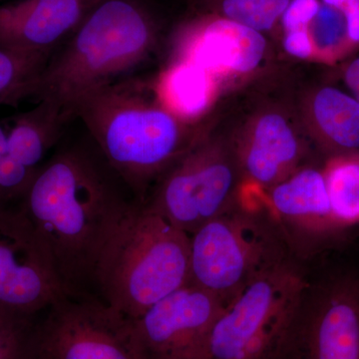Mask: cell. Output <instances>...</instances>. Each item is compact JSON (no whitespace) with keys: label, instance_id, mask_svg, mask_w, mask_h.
I'll use <instances>...</instances> for the list:
<instances>
[{"label":"cell","instance_id":"1","mask_svg":"<svg viewBox=\"0 0 359 359\" xmlns=\"http://www.w3.org/2000/svg\"><path fill=\"white\" fill-rule=\"evenodd\" d=\"M70 124L18 205L66 294H93L94 271L104 245L139 201L81 122L80 134H71Z\"/></svg>","mask_w":359,"mask_h":359},{"label":"cell","instance_id":"2","mask_svg":"<svg viewBox=\"0 0 359 359\" xmlns=\"http://www.w3.org/2000/svg\"><path fill=\"white\" fill-rule=\"evenodd\" d=\"M165 26L154 0H99L39 75L7 104L44 101L75 118V108L86 97L140 75L159 48Z\"/></svg>","mask_w":359,"mask_h":359},{"label":"cell","instance_id":"3","mask_svg":"<svg viewBox=\"0 0 359 359\" xmlns=\"http://www.w3.org/2000/svg\"><path fill=\"white\" fill-rule=\"evenodd\" d=\"M138 75L83 99L74 116L135 198L143 203L196 145L194 123L170 109Z\"/></svg>","mask_w":359,"mask_h":359},{"label":"cell","instance_id":"4","mask_svg":"<svg viewBox=\"0 0 359 359\" xmlns=\"http://www.w3.org/2000/svg\"><path fill=\"white\" fill-rule=\"evenodd\" d=\"M190 283V236L134 203L97 262L93 294L136 320Z\"/></svg>","mask_w":359,"mask_h":359},{"label":"cell","instance_id":"5","mask_svg":"<svg viewBox=\"0 0 359 359\" xmlns=\"http://www.w3.org/2000/svg\"><path fill=\"white\" fill-rule=\"evenodd\" d=\"M292 259L290 243L263 201L237 204L190 235V283L226 308L257 278Z\"/></svg>","mask_w":359,"mask_h":359},{"label":"cell","instance_id":"6","mask_svg":"<svg viewBox=\"0 0 359 359\" xmlns=\"http://www.w3.org/2000/svg\"><path fill=\"white\" fill-rule=\"evenodd\" d=\"M306 283L292 259L257 278L217 318L207 359H278Z\"/></svg>","mask_w":359,"mask_h":359},{"label":"cell","instance_id":"7","mask_svg":"<svg viewBox=\"0 0 359 359\" xmlns=\"http://www.w3.org/2000/svg\"><path fill=\"white\" fill-rule=\"evenodd\" d=\"M242 184L235 151L200 139L161 177L143 203L190 236L237 204Z\"/></svg>","mask_w":359,"mask_h":359},{"label":"cell","instance_id":"8","mask_svg":"<svg viewBox=\"0 0 359 359\" xmlns=\"http://www.w3.org/2000/svg\"><path fill=\"white\" fill-rule=\"evenodd\" d=\"M37 359H148L133 318L95 294L65 295L40 318Z\"/></svg>","mask_w":359,"mask_h":359},{"label":"cell","instance_id":"9","mask_svg":"<svg viewBox=\"0 0 359 359\" xmlns=\"http://www.w3.org/2000/svg\"><path fill=\"white\" fill-rule=\"evenodd\" d=\"M278 359H359V280L306 283Z\"/></svg>","mask_w":359,"mask_h":359},{"label":"cell","instance_id":"10","mask_svg":"<svg viewBox=\"0 0 359 359\" xmlns=\"http://www.w3.org/2000/svg\"><path fill=\"white\" fill-rule=\"evenodd\" d=\"M66 292L18 205L0 207V308L43 313Z\"/></svg>","mask_w":359,"mask_h":359},{"label":"cell","instance_id":"11","mask_svg":"<svg viewBox=\"0 0 359 359\" xmlns=\"http://www.w3.org/2000/svg\"><path fill=\"white\" fill-rule=\"evenodd\" d=\"M224 306L189 285L135 320L148 359H207L212 327Z\"/></svg>","mask_w":359,"mask_h":359},{"label":"cell","instance_id":"12","mask_svg":"<svg viewBox=\"0 0 359 359\" xmlns=\"http://www.w3.org/2000/svg\"><path fill=\"white\" fill-rule=\"evenodd\" d=\"M99 0H6L0 4V48L49 59Z\"/></svg>","mask_w":359,"mask_h":359},{"label":"cell","instance_id":"13","mask_svg":"<svg viewBox=\"0 0 359 359\" xmlns=\"http://www.w3.org/2000/svg\"><path fill=\"white\" fill-rule=\"evenodd\" d=\"M235 151L243 177L241 190L263 196L299 169L304 150L292 123L280 112L261 113Z\"/></svg>","mask_w":359,"mask_h":359},{"label":"cell","instance_id":"14","mask_svg":"<svg viewBox=\"0 0 359 359\" xmlns=\"http://www.w3.org/2000/svg\"><path fill=\"white\" fill-rule=\"evenodd\" d=\"M198 14L187 28L193 63L215 79L244 76L259 68L268 52L266 35L215 14Z\"/></svg>","mask_w":359,"mask_h":359},{"label":"cell","instance_id":"15","mask_svg":"<svg viewBox=\"0 0 359 359\" xmlns=\"http://www.w3.org/2000/svg\"><path fill=\"white\" fill-rule=\"evenodd\" d=\"M263 199L290 243L294 233L320 237L341 230L332 215L321 169L299 168L266 191Z\"/></svg>","mask_w":359,"mask_h":359},{"label":"cell","instance_id":"16","mask_svg":"<svg viewBox=\"0 0 359 359\" xmlns=\"http://www.w3.org/2000/svg\"><path fill=\"white\" fill-rule=\"evenodd\" d=\"M306 116L314 138L330 156L359 152V102L351 94L332 86L316 88Z\"/></svg>","mask_w":359,"mask_h":359},{"label":"cell","instance_id":"17","mask_svg":"<svg viewBox=\"0 0 359 359\" xmlns=\"http://www.w3.org/2000/svg\"><path fill=\"white\" fill-rule=\"evenodd\" d=\"M73 116L48 102L7 119L8 154L32 169L39 170L57 145Z\"/></svg>","mask_w":359,"mask_h":359},{"label":"cell","instance_id":"18","mask_svg":"<svg viewBox=\"0 0 359 359\" xmlns=\"http://www.w3.org/2000/svg\"><path fill=\"white\" fill-rule=\"evenodd\" d=\"M335 222L340 229L359 224V152L328 156L321 168Z\"/></svg>","mask_w":359,"mask_h":359},{"label":"cell","instance_id":"19","mask_svg":"<svg viewBox=\"0 0 359 359\" xmlns=\"http://www.w3.org/2000/svg\"><path fill=\"white\" fill-rule=\"evenodd\" d=\"M216 87V79L194 63L177 68L160 93L170 109L187 120L197 121L211 105Z\"/></svg>","mask_w":359,"mask_h":359},{"label":"cell","instance_id":"20","mask_svg":"<svg viewBox=\"0 0 359 359\" xmlns=\"http://www.w3.org/2000/svg\"><path fill=\"white\" fill-rule=\"evenodd\" d=\"M309 33L313 43V60L318 62L337 65L358 52L351 40L346 15L337 7L323 1L309 26Z\"/></svg>","mask_w":359,"mask_h":359},{"label":"cell","instance_id":"21","mask_svg":"<svg viewBox=\"0 0 359 359\" xmlns=\"http://www.w3.org/2000/svg\"><path fill=\"white\" fill-rule=\"evenodd\" d=\"M290 0H197L198 13L221 16L263 33L276 34Z\"/></svg>","mask_w":359,"mask_h":359},{"label":"cell","instance_id":"22","mask_svg":"<svg viewBox=\"0 0 359 359\" xmlns=\"http://www.w3.org/2000/svg\"><path fill=\"white\" fill-rule=\"evenodd\" d=\"M41 314L0 308V359L39 358Z\"/></svg>","mask_w":359,"mask_h":359},{"label":"cell","instance_id":"23","mask_svg":"<svg viewBox=\"0 0 359 359\" xmlns=\"http://www.w3.org/2000/svg\"><path fill=\"white\" fill-rule=\"evenodd\" d=\"M48 58L0 48V104H7L14 92L39 75Z\"/></svg>","mask_w":359,"mask_h":359},{"label":"cell","instance_id":"24","mask_svg":"<svg viewBox=\"0 0 359 359\" xmlns=\"http://www.w3.org/2000/svg\"><path fill=\"white\" fill-rule=\"evenodd\" d=\"M320 0H290L278 22L276 34L309 29V26L320 11Z\"/></svg>","mask_w":359,"mask_h":359},{"label":"cell","instance_id":"25","mask_svg":"<svg viewBox=\"0 0 359 359\" xmlns=\"http://www.w3.org/2000/svg\"><path fill=\"white\" fill-rule=\"evenodd\" d=\"M285 51L302 60H313V48L309 29L278 33Z\"/></svg>","mask_w":359,"mask_h":359},{"label":"cell","instance_id":"26","mask_svg":"<svg viewBox=\"0 0 359 359\" xmlns=\"http://www.w3.org/2000/svg\"><path fill=\"white\" fill-rule=\"evenodd\" d=\"M323 4L339 8L348 22L351 40L359 50V0H321Z\"/></svg>","mask_w":359,"mask_h":359},{"label":"cell","instance_id":"27","mask_svg":"<svg viewBox=\"0 0 359 359\" xmlns=\"http://www.w3.org/2000/svg\"><path fill=\"white\" fill-rule=\"evenodd\" d=\"M342 79L351 95L359 102V50L346 59L342 68Z\"/></svg>","mask_w":359,"mask_h":359},{"label":"cell","instance_id":"28","mask_svg":"<svg viewBox=\"0 0 359 359\" xmlns=\"http://www.w3.org/2000/svg\"><path fill=\"white\" fill-rule=\"evenodd\" d=\"M7 133H8L7 120L0 121V161L11 157L8 154V147H7Z\"/></svg>","mask_w":359,"mask_h":359},{"label":"cell","instance_id":"29","mask_svg":"<svg viewBox=\"0 0 359 359\" xmlns=\"http://www.w3.org/2000/svg\"><path fill=\"white\" fill-rule=\"evenodd\" d=\"M196 2H197V0H188L189 6L192 7V8L195 6Z\"/></svg>","mask_w":359,"mask_h":359},{"label":"cell","instance_id":"30","mask_svg":"<svg viewBox=\"0 0 359 359\" xmlns=\"http://www.w3.org/2000/svg\"><path fill=\"white\" fill-rule=\"evenodd\" d=\"M4 1H6V0H0V4H1V2H4Z\"/></svg>","mask_w":359,"mask_h":359}]
</instances>
